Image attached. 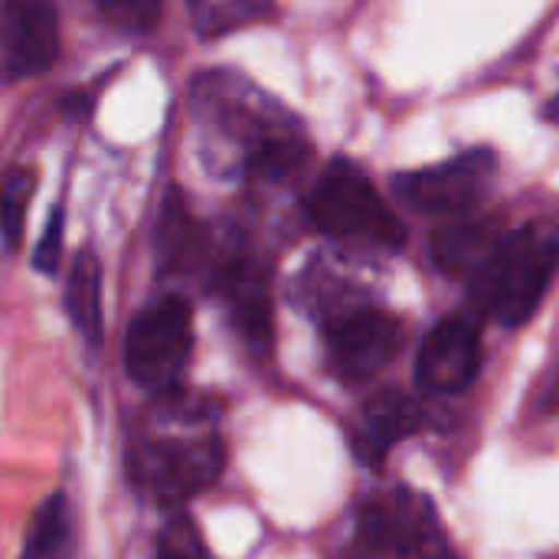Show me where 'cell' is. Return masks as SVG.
I'll use <instances>...</instances> for the list:
<instances>
[{"instance_id":"cell-6","label":"cell","mask_w":559,"mask_h":559,"mask_svg":"<svg viewBox=\"0 0 559 559\" xmlns=\"http://www.w3.org/2000/svg\"><path fill=\"white\" fill-rule=\"evenodd\" d=\"M193 350V311L180 295L147 305L128 328L124 367L128 377L151 396L177 390Z\"/></svg>"},{"instance_id":"cell-21","label":"cell","mask_w":559,"mask_h":559,"mask_svg":"<svg viewBox=\"0 0 559 559\" xmlns=\"http://www.w3.org/2000/svg\"><path fill=\"white\" fill-rule=\"evenodd\" d=\"M62 223H66V216L56 206L49 213V223H46V229H43V236L36 242V252H33V265L39 272H56V265H59V255H62Z\"/></svg>"},{"instance_id":"cell-12","label":"cell","mask_w":559,"mask_h":559,"mask_svg":"<svg viewBox=\"0 0 559 559\" xmlns=\"http://www.w3.org/2000/svg\"><path fill=\"white\" fill-rule=\"evenodd\" d=\"M416 426H419V406L409 396L390 390L367 403L364 416L354 426L350 442L367 465H380L396 442L416 432Z\"/></svg>"},{"instance_id":"cell-3","label":"cell","mask_w":559,"mask_h":559,"mask_svg":"<svg viewBox=\"0 0 559 559\" xmlns=\"http://www.w3.org/2000/svg\"><path fill=\"white\" fill-rule=\"evenodd\" d=\"M559 269V223L537 219L501 236L488 262L472 275V298L508 328H521L544 301Z\"/></svg>"},{"instance_id":"cell-2","label":"cell","mask_w":559,"mask_h":559,"mask_svg":"<svg viewBox=\"0 0 559 559\" xmlns=\"http://www.w3.org/2000/svg\"><path fill=\"white\" fill-rule=\"evenodd\" d=\"M213 409L177 390L154 396L151 423L138 426L128 445V475L138 491L164 508L206 491L226 465V449L210 429Z\"/></svg>"},{"instance_id":"cell-10","label":"cell","mask_w":559,"mask_h":559,"mask_svg":"<svg viewBox=\"0 0 559 559\" xmlns=\"http://www.w3.org/2000/svg\"><path fill=\"white\" fill-rule=\"evenodd\" d=\"M481 367V334L472 318H442L423 341L416 357V380L426 393H462Z\"/></svg>"},{"instance_id":"cell-4","label":"cell","mask_w":559,"mask_h":559,"mask_svg":"<svg viewBox=\"0 0 559 559\" xmlns=\"http://www.w3.org/2000/svg\"><path fill=\"white\" fill-rule=\"evenodd\" d=\"M308 216L318 233L344 242H367L377 249H400L406 229L380 200L370 177L354 160H331L308 197Z\"/></svg>"},{"instance_id":"cell-17","label":"cell","mask_w":559,"mask_h":559,"mask_svg":"<svg viewBox=\"0 0 559 559\" xmlns=\"http://www.w3.org/2000/svg\"><path fill=\"white\" fill-rule=\"evenodd\" d=\"M275 0H187L193 29L203 39H216L236 33L262 16H269Z\"/></svg>"},{"instance_id":"cell-15","label":"cell","mask_w":559,"mask_h":559,"mask_svg":"<svg viewBox=\"0 0 559 559\" xmlns=\"http://www.w3.org/2000/svg\"><path fill=\"white\" fill-rule=\"evenodd\" d=\"M66 314L85 344H102V265L92 252H79L66 282Z\"/></svg>"},{"instance_id":"cell-19","label":"cell","mask_w":559,"mask_h":559,"mask_svg":"<svg viewBox=\"0 0 559 559\" xmlns=\"http://www.w3.org/2000/svg\"><path fill=\"white\" fill-rule=\"evenodd\" d=\"M92 3L105 16V23H111L121 33H147L164 7V0H92Z\"/></svg>"},{"instance_id":"cell-22","label":"cell","mask_w":559,"mask_h":559,"mask_svg":"<svg viewBox=\"0 0 559 559\" xmlns=\"http://www.w3.org/2000/svg\"><path fill=\"white\" fill-rule=\"evenodd\" d=\"M550 118H554V121H559V95L554 98V102H550Z\"/></svg>"},{"instance_id":"cell-16","label":"cell","mask_w":559,"mask_h":559,"mask_svg":"<svg viewBox=\"0 0 559 559\" xmlns=\"http://www.w3.org/2000/svg\"><path fill=\"white\" fill-rule=\"evenodd\" d=\"M23 559H72V518L62 495L39 504L26 534Z\"/></svg>"},{"instance_id":"cell-14","label":"cell","mask_w":559,"mask_h":559,"mask_svg":"<svg viewBox=\"0 0 559 559\" xmlns=\"http://www.w3.org/2000/svg\"><path fill=\"white\" fill-rule=\"evenodd\" d=\"M498 242H501V236L488 223H452L436 233L432 259L445 275L472 278L488 262V255L495 252Z\"/></svg>"},{"instance_id":"cell-9","label":"cell","mask_w":559,"mask_h":559,"mask_svg":"<svg viewBox=\"0 0 559 559\" xmlns=\"http://www.w3.org/2000/svg\"><path fill=\"white\" fill-rule=\"evenodd\" d=\"M59 52L56 0H0V79L20 82L46 72Z\"/></svg>"},{"instance_id":"cell-20","label":"cell","mask_w":559,"mask_h":559,"mask_svg":"<svg viewBox=\"0 0 559 559\" xmlns=\"http://www.w3.org/2000/svg\"><path fill=\"white\" fill-rule=\"evenodd\" d=\"M154 559H213V557H210V550H206V544H203V537H200L197 524H193L190 518H183V514H180V518H174V521L160 531Z\"/></svg>"},{"instance_id":"cell-13","label":"cell","mask_w":559,"mask_h":559,"mask_svg":"<svg viewBox=\"0 0 559 559\" xmlns=\"http://www.w3.org/2000/svg\"><path fill=\"white\" fill-rule=\"evenodd\" d=\"M157 259L170 272H193L206 259V233L174 190L157 219Z\"/></svg>"},{"instance_id":"cell-18","label":"cell","mask_w":559,"mask_h":559,"mask_svg":"<svg viewBox=\"0 0 559 559\" xmlns=\"http://www.w3.org/2000/svg\"><path fill=\"white\" fill-rule=\"evenodd\" d=\"M33 190H36V174L29 167H13L0 177V233L10 246H16L23 236Z\"/></svg>"},{"instance_id":"cell-1","label":"cell","mask_w":559,"mask_h":559,"mask_svg":"<svg viewBox=\"0 0 559 559\" xmlns=\"http://www.w3.org/2000/svg\"><path fill=\"white\" fill-rule=\"evenodd\" d=\"M193 115L206 154L203 160L216 174L282 183L308 160L301 121L242 75H200Z\"/></svg>"},{"instance_id":"cell-11","label":"cell","mask_w":559,"mask_h":559,"mask_svg":"<svg viewBox=\"0 0 559 559\" xmlns=\"http://www.w3.org/2000/svg\"><path fill=\"white\" fill-rule=\"evenodd\" d=\"M213 288L219 292L233 328L255 350L272 347V292L265 269L249 255H233L213 272Z\"/></svg>"},{"instance_id":"cell-8","label":"cell","mask_w":559,"mask_h":559,"mask_svg":"<svg viewBox=\"0 0 559 559\" xmlns=\"http://www.w3.org/2000/svg\"><path fill=\"white\" fill-rule=\"evenodd\" d=\"M321 337L334 377L360 383L393 360L400 347V321L380 308H344L328 314Z\"/></svg>"},{"instance_id":"cell-5","label":"cell","mask_w":559,"mask_h":559,"mask_svg":"<svg viewBox=\"0 0 559 559\" xmlns=\"http://www.w3.org/2000/svg\"><path fill=\"white\" fill-rule=\"evenodd\" d=\"M357 550L367 559H455L432 501L409 488L360 508Z\"/></svg>"},{"instance_id":"cell-7","label":"cell","mask_w":559,"mask_h":559,"mask_svg":"<svg viewBox=\"0 0 559 559\" xmlns=\"http://www.w3.org/2000/svg\"><path fill=\"white\" fill-rule=\"evenodd\" d=\"M495 174L498 160L491 151H465L442 164L396 174L393 190L416 213H465L491 193Z\"/></svg>"}]
</instances>
